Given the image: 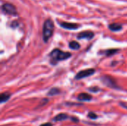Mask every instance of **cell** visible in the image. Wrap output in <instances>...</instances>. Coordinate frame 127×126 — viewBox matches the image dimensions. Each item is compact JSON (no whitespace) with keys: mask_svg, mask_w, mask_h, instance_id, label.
Listing matches in <instances>:
<instances>
[{"mask_svg":"<svg viewBox=\"0 0 127 126\" xmlns=\"http://www.w3.org/2000/svg\"><path fill=\"white\" fill-rule=\"evenodd\" d=\"M71 56V53L69 52H64L58 48L54 49L50 53H49V58H50V63L52 65H57L59 62L66 60L69 59Z\"/></svg>","mask_w":127,"mask_h":126,"instance_id":"cell-1","label":"cell"},{"mask_svg":"<svg viewBox=\"0 0 127 126\" xmlns=\"http://www.w3.org/2000/svg\"><path fill=\"white\" fill-rule=\"evenodd\" d=\"M54 23L51 19H47L44 22L42 28V39L45 42H47L52 36L54 32Z\"/></svg>","mask_w":127,"mask_h":126,"instance_id":"cell-2","label":"cell"},{"mask_svg":"<svg viewBox=\"0 0 127 126\" xmlns=\"http://www.w3.org/2000/svg\"><path fill=\"white\" fill-rule=\"evenodd\" d=\"M100 80L107 87H109L111 88H115V89H119V86L118 85L116 80L110 76H106V75L103 76L100 78Z\"/></svg>","mask_w":127,"mask_h":126,"instance_id":"cell-3","label":"cell"},{"mask_svg":"<svg viewBox=\"0 0 127 126\" xmlns=\"http://www.w3.org/2000/svg\"><path fill=\"white\" fill-rule=\"evenodd\" d=\"M95 73V70L94 68H89V69H86V70H83L79 71L74 76L75 79H84L86 78L88 76H92Z\"/></svg>","mask_w":127,"mask_h":126,"instance_id":"cell-4","label":"cell"},{"mask_svg":"<svg viewBox=\"0 0 127 126\" xmlns=\"http://www.w3.org/2000/svg\"><path fill=\"white\" fill-rule=\"evenodd\" d=\"M2 11L9 15H16L17 13L16 7L9 3H5L2 5Z\"/></svg>","mask_w":127,"mask_h":126,"instance_id":"cell-5","label":"cell"},{"mask_svg":"<svg viewBox=\"0 0 127 126\" xmlns=\"http://www.w3.org/2000/svg\"><path fill=\"white\" fill-rule=\"evenodd\" d=\"M95 34L92 31L90 30H86L83 32H80L78 35H77V39H86L88 40L92 39L94 37Z\"/></svg>","mask_w":127,"mask_h":126,"instance_id":"cell-6","label":"cell"},{"mask_svg":"<svg viewBox=\"0 0 127 126\" xmlns=\"http://www.w3.org/2000/svg\"><path fill=\"white\" fill-rule=\"evenodd\" d=\"M77 100L80 102H89L92 100V96L87 93H81L77 96Z\"/></svg>","mask_w":127,"mask_h":126,"instance_id":"cell-7","label":"cell"},{"mask_svg":"<svg viewBox=\"0 0 127 126\" xmlns=\"http://www.w3.org/2000/svg\"><path fill=\"white\" fill-rule=\"evenodd\" d=\"M60 26L63 28H65V29H68V30H75V29H77L80 25H77V24H75V23H68V22H61L60 24Z\"/></svg>","mask_w":127,"mask_h":126,"instance_id":"cell-8","label":"cell"},{"mask_svg":"<svg viewBox=\"0 0 127 126\" xmlns=\"http://www.w3.org/2000/svg\"><path fill=\"white\" fill-rule=\"evenodd\" d=\"M68 118H71L67 114H65V113H61V114H57L56 117H54L53 119V121L54 122H58V121H63V120H65Z\"/></svg>","mask_w":127,"mask_h":126,"instance_id":"cell-9","label":"cell"},{"mask_svg":"<svg viewBox=\"0 0 127 126\" xmlns=\"http://www.w3.org/2000/svg\"><path fill=\"white\" fill-rule=\"evenodd\" d=\"M10 96H11V94L10 93H7V92L1 93L0 94V102L4 103V102L8 101L10 98Z\"/></svg>","mask_w":127,"mask_h":126,"instance_id":"cell-10","label":"cell"},{"mask_svg":"<svg viewBox=\"0 0 127 126\" xmlns=\"http://www.w3.org/2000/svg\"><path fill=\"white\" fill-rule=\"evenodd\" d=\"M109 28L112 31H119L122 29V25L118 23H113L109 25Z\"/></svg>","mask_w":127,"mask_h":126,"instance_id":"cell-11","label":"cell"},{"mask_svg":"<svg viewBox=\"0 0 127 126\" xmlns=\"http://www.w3.org/2000/svg\"><path fill=\"white\" fill-rule=\"evenodd\" d=\"M60 93V90L58 88H53L48 91L47 95L49 97H52V96H56V95L59 94Z\"/></svg>","mask_w":127,"mask_h":126,"instance_id":"cell-12","label":"cell"},{"mask_svg":"<svg viewBox=\"0 0 127 126\" xmlns=\"http://www.w3.org/2000/svg\"><path fill=\"white\" fill-rule=\"evenodd\" d=\"M68 46H69V48L71 49H73V50H78L80 48V45L76 41L70 42L69 44H68Z\"/></svg>","mask_w":127,"mask_h":126,"instance_id":"cell-13","label":"cell"},{"mask_svg":"<svg viewBox=\"0 0 127 126\" xmlns=\"http://www.w3.org/2000/svg\"><path fill=\"white\" fill-rule=\"evenodd\" d=\"M118 51H119L118 49H109V50H107L105 51V54L107 56H112V55L115 54Z\"/></svg>","mask_w":127,"mask_h":126,"instance_id":"cell-14","label":"cell"},{"mask_svg":"<svg viewBox=\"0 0 127 126\" xmlns=\"http://www.w3.org/2000/svg\"><path fill=\"white\" fill-rule=\"evenodd\" d=\"M90 92H93V93H97L99 91H100V88L97 86H93V87H90L88 89Z\"/></svg>","mask_w":127,"mask_h":126,"instance_id":"cell-15","label":"cell"},{"mask_svg":"<svg viewBox=\"0 0 127 126\" xmlns=\"http://www.w3.org/2000/svg\"><path fill=\"white\" fill-rule=\"evenodd\" d=\"M88 117H89L90 119H92V120H96V119L98 117V116H97L95 113H94V112H89V113L88 114Z\"/></svg>","mask_w":127,"mask_h":126,"instance_id":"cell-16","label":"cell"},{"mask_svg":"<svg viewBox=\"0 0 127 126\" xmlns=\"http://www.w3.org/2000/svg\"><path fill=\"white\" fill-rule=\"evenodd\" d=\"M71 120L72 121H74V122H76V123L79 122V120H78V118H77V117H71Z\"/></svg>","mask_w":127,"mask_h":126,"instance_id":"cell-17","label":"cell"},{"mask_svg":"<svg viewBox=\"0 0 127 126\" xmlns=\"http://www.w3.org/2000/svg\"><path fill=\"white\" fill-rule=\"evenodd\" d=\"M39 126H53V125L51 123H43Z\"/></svg>","mask_w":127,"mask_h":126,"instance_id":"cell-18","label":"cell"}]
</instances>
